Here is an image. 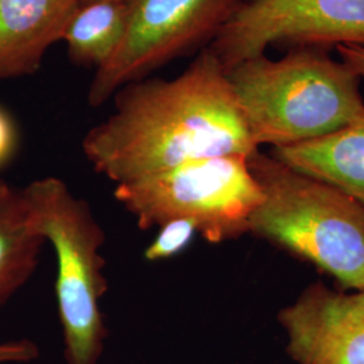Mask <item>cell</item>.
I'll list each match as a JSON object with an SVG mask.
<instances>
[{
	"label": "cell",
	"instance_id": "cell-1",
	"mask_svg": "<svg viewBox=\"0 0 364 364\" xmlns=\"http://www.w3.org/2000/svg\"><path fill=\"white\" fill-rule=\"evenodd\" d=\"M115 96V111L81 147L93 170L117 185L195 159L259 150L228 72L209 48L178 77L142 78Z\"/></svg>",
	"mask_w": 364,
	"mask_h": 364
},
{
	"label": "cell",
	"instance_id": "cell-2",
	"mask_svg": "<svg viewBox=\"0 0 364 364\" xmlns=\"http://www.w3.org/2000/svg\"><path fill=\"white\" fill-rule=\"evenodd\" d=\"M228 77L259 149L321 138L364 112L360 77L313 48L279 60L263 54L230 69Z\"/></svg>",
	"mask_w": 364,
	"mask_h": 364
},
{
	"label": "cell",
	"instance_id": "cell-3",
	"mask_svg": "<svg viewBox=\"0 0 364 364\" xmlns=\"http://www.w3.org/2000/svg\"><path fill=\"white\" fill-rule=\"evenodd\" d=\"M248 165L263 193L248 234L312 263L347 289H364L363 204L260 150Z\"/></svg>",
	"mask_w": 364,
	"mask_h": 364
},
{
	"label": "cell",
	"instance_id": "cell-4",
	"mask_svg": "<svg viewBox=\"0 0 364 364\" xmlns=\"http://www.w3.org/2000/svg\"><path fill=\"white\" fill-rule=\"evenodd\" d=\"M36 230L52 245L55 299L66 364H100L108 338L102 299L108 291L100 250L105 228L90 203L64 180L43 177L22 188Z\"/></svg>",
	"mask_w": 364,
	"mask_h": 364
},
{
	"label": "cell",
	"instance_id": "cell-5",
	"mask_svg": "<svg viewBox=\"0 0 364 364\" xmlns=\"http://www.w3.org/2000/svg\"><path fill=\"white\" fill-rule=\"evenodd\" d=\"M248 158L189 161L141 181L117 185L114 197L142 231L188 220L208 243L236 240L248 234L251 216L263 201Z\"/></svg>",
	"mask_w": 364,
	"mask_h": 364
},
{
	"label": "cell",
	"instance_id": "cell-6",
	"mask_svg": "<svg viewBox=\"0 0 364 364\" xmlns=\"http://www.w3.org/2000/svg\"><path fill=\"white\" fill-rule=\"evenodd\" d=\"M243 0H131L126 34L88 91L93 108L127 84L212 41Z\"/></svg>",
	"mask_w": 364,
	"mask_h": 364
},
{
	"label": "cell",
	"instance_id": "cell-7",
	"mask_svg": "<svg viewBox=\"0 0 364 364\" xmlns=\"http://www.w3.org/2000/svg\"><path fill=\"white\" fill-rule=\"evenodd\" d=\"M282 43L364 46V0H243L209 49L228 72Z\"/></svg>",
	"mask_w": 364,
	"mask_h": 364
},
{
	"label": "cell",
	"instance_id": "cell-8",
	"mask_svg": "<svg viewBox=\"0 0 364 364\" xmlns=\"http://www.w3.org/2000/svg\"><path fill=\"white\" fill-rule=\"evenodd\" d=\"M278 321L296 364H364V289L343 293L316 282Z\"/></svg>",
	"mask_w": 364,
	"mask_h": 364
},
{
	"label": "cell",
	"instance_id": "cell-9",
	"mask_svg": "<svg viewBox=\"0 0 364 364\" xmlns=\"http://www.w3.org/2000/svg\"><path fill=\"white\" fill-rule=\"evenodd\" d=\"M78 7V0H0V81L34 75Z\"/></svg>",
	"mask_w": 364,
	"mask_h": 364
},
{
	"label": "cell",
	"instance_id": "cell-10",
	"mask_svg": "<svg viewBox=\"0 0 364 364\" xmlns=\"http://www.w3.org/2000/svg\"><path fill=\"white\" fill-rule=\"evenodd\" d=\"M272 156L364 205V112L321 138L273 149Z\"/></svg>",
	"mask_w": 364,
	"mask_h": 364
},
{
	"label": "cell",
	"instance_id": "cell-11",
	"mask_svg": "<svg viewBox=\"0 0 364 364\" xmlns=\"http://www.w3.org/2000/svg\"><path fill=\"white\" fill-rule=\"evenodd\" d=\"M46 240L34 227L22 188L0 178V308L36 273Z\"/></svg>",
	"mask_w": 364,
	"mask_h": 364
},
{
	"label": "cell",
	"instance_id": "cell-12",
	"mask_svg": "<svg viewBox=\"0 0 364 364\" xmlns=\"http://www.w3.org/2000/svg\"><path fill=\"white\" fill-rule=\"evenodd\" d=\"M130 1L97 0L80 4L66 27L63 41L69 57L80 65L105 66L126 34Z\"/></svg>",
	"mask_w": 364,
	"mask_h": 364
},
{
	"label": "cell",
	"instance_id": "cell-13",
	"mask_svg": "<svg viewBox=\"0 0 364 364\" xmlns=\"http://www.w3.org/2000/svg\"><path fill=\"white\" fill-rule=\"evenodd\" d=\"M195 224L188 220H170L158 227L154 240L144 248L146 262H162L180 255L193 242Z\"/></svg>",
	"mask_w": 364,
	"mask_h": 364
},
{
	"label": "cell",
	"instance_id": "cell-14",
	"mask_svg": "<svg viewBox=\"0 0 364 364\" xmlns=\"http://www.w3.org/2000/svg\"><path fill=\"white\" fill-rule=\"evenodd\" d=\"M41 355L39 347L28 338L0 343V364L30 363Z\"/></svg>",
	"mask_w": 364,
	"mask_h": 364
},
{
	"label": "cell",
	"instance_id": "cell-15",
	"mask_svg": "<svg viewBox=\"0 0 364 364\" xmlns=\"http://www.w3.org/2000/svg\"><path fill=\"white\" fill-rule=\"evenodd\" d=\"M16 147V130L11 117L0 108V168L13 156Z\"/></svg>",
	"mask_w": 364,
	"mask_h": 364
},
{
	"label": "cell",
	"instance_id": "cell-16",
	"mask_svg": "<svg viewBox=\"0 0 364 364\" xmlns=\"http://www.w3.org/2000/svg\"><path fill=\"white\" fill-rule=\"evenodd\" d=\"M336 50L344 64L350 66L359 77H364V46L338 45Z\"/></svg>",
	"mask_w": 364,
	"mask_h": 364
},
{
	"label": "cell",
	"instance_id": "cell-17",
	"mask_svg": "<svg viewBox=\"0 0 364 364\" xmlns=\"http://www.w3.org/2000/svg\"><path fill=\"white\" fill-rule=\"evenodd\" d=\"M92 1H97V0H78L80 4H88V3H92ZM124 1H131V0H124Z\"/></svg>",
	"mask_w": 364,
	"mask_h": 364
}]
</instances>
